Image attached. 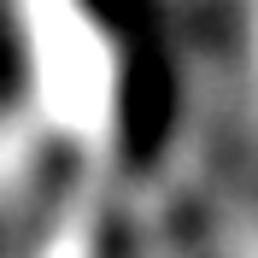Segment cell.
<instances>
[{"instance_id": "6da1fadb", "label": "cell", "mask_w": 258, "mask_h": 258, "mask_svg": "<svg viewBox=\"0 0 258 258\" xmlns=\"http://www.w3.org/2000/svg\"><path fill=\"white\" fill-rule=\"evenodd\" d=\"M18 53L30 106L53 141L112 170H147L170 129L153 0H18Z\"/></svg>"}, {"instance_id": "7a4b0ae2", "label": "cell", "mask_w": 258, "mask_h": 258, "mask_svg": "<svg viewBox=\"0 0 258 258\" xmlns=\"http://www.w3.org/2000/svg\"><path fill=\"white\" fill-rule=\"evenodd\" d=\"M235 35H241V53L258 77V0H235Z\"/></svg>"}]
</instances>
